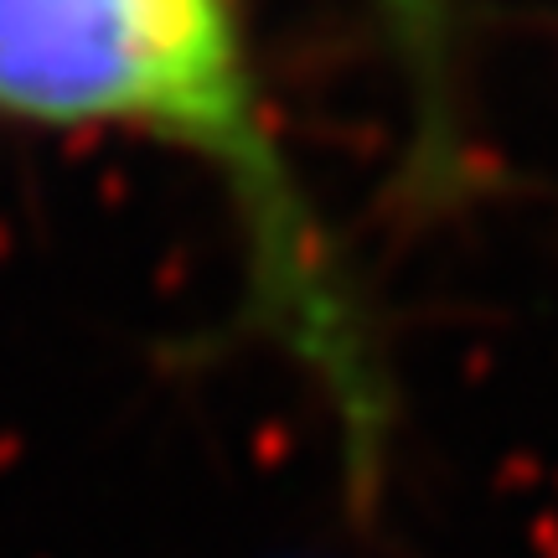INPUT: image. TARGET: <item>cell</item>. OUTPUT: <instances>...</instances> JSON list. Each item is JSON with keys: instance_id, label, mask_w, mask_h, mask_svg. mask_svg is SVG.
Segmentation results:
<instances>
[{"instance_id": "cell-1", "label": "cell", "mask_w": 558, "mask_h": 558, "mask_svg": "<svg viewBox=\"0 0 558 558\" xmlns=\"http://www.w3.org/2000/svg\"><path fill=\"white\" fill-rule=\"evenodd\" d=\"M0 114L145 130L284 202L239 0H0Z\"/></svg>"}]
</instances>
